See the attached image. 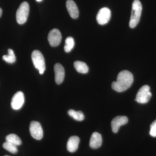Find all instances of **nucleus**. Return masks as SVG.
I'll list each match as a JSON object with an SVG mask.
<instances>
[{
    "label": "nucleus",
    "mask_w": 156,
    "mask_h": 156,
    "mask_svg": "<svg viewBox=\"0 0 156 156\" xmlns=\"http://www.w3.org/2000/svg\"><path fill=\"white\" fill-rule=\"evenodd\" d=\"M133 81L132 74L128 70H123L119 73L117 81L112 83V88L117 92H124L131 87Z\"/></svg>",
    "instance_id": "f257e3e1"
},
{
    "label": "nucleus",
    "mask_w": 156,
    "mask_h": 156,
    "mask_svg": "<svg viewBox=\"0 0 156 156\" xmlns=\"http://www.w3.org/2000/svg\"><path fill=\"white\" fill-rule=\"evenodd\" d=\"M142 7L139 0H134L132 4V11L129 26L131 28H134L138 24L142 12Z\"/></svg>",
    "instance_id": "f03ea898"
},
{
    "label": "nucleus",
    "mask_w": 156,
    "mask_h": 156,
    "mask_svg": "<svg viewBox=\"0 0 156 156\" xmlns=\"http://www.w3.org/2000/svg\"><path fill=\"white\" fill-rule=\"evenodd\" d=\"M32 60L35 67L39 71L40 74H43L46 69L44 58L39 50H34L31 55Z\"/></svg>",
    "instance_id": "7ed1b4c3"
},
{
    "label": "nucleus",
    "mask_w": 156,
    "mask_h": 156,
    "mask_svg": "<svg viewBox=\"0 0 156 156\" xmlns=\"http://www.w3.org/2000/svg\"><path fill=\"white\" fill-rule=\"evenodd\" d=\"M29 13V5L27 2L20 4L16 13V20L20 24L25 23L27 20Z\"/></svg>",
    "instance_id": "20e7f679"
},
{
    "label": "nucleus",
    "mask_w": 156,
    "mask_h": 156,
    "mask_svg": "<svg viewBox=\"0 0 156 156\" xmlns=\"http://www.w3.org/2000/svg\"><path fill=\"white\" fill-rule=\"evenodd\" d=\"M151 96L150 87L147 85H145L141 87L138 90L135 100L139 103L145 104L148 102Z\"/></svg>",
    "instance_id": "39448f33"
},
{
    "label": "nucleus",
    "mask_w": 156,
    "mask_h": 156,
    "mask_svg": "<svg viewBox=\"0 0 156 156\" xmlns=\"http://www.w3.org/2000/svg\"><path fill=\"white\" fill-rule=\"evenodd\" d=\"M30 132L31 136L34 139L40 140L43 136V130L41 124L36 121L31 122Z\"/></svg>",
    "instance_id": "423d86ee"
},
{
    "label": "nucleus",
    "mask_w": 156,
    "mask_h": 156,
    "mask_svg": "<svg viewBox=\"0 0 156 156\" xmlns=\"http://www.w3.org/2000/svg\"><path fill=\"white\" fill-rule=\"evenodd\" d=\"M111 17V11L107 8H102L99 10L96 16L98 24L103 25L109 22Z\"/></svg>",
    "instance_id": "0eeeda50"
},
{
    "label": "nucleus",
    "mask_w": 156,
    "mask_h": 156,
    "mask_svg": "<svg viewBox=\"0 0 156 156\" xmlns=\"http://www.w3.org/2000/svg\"><path fill=\"white\" fill-rule=\"evenodd\" d=\"M48 40L50 46L53 47H57L61 43V33L57 29H53L49 33Z\"/></svg>",
    "instance_id": "6e6552de"
},
{
    "label": "nucleus",
    "mask_w": 156,
    "mask_h": 156,
    "mask_svg": "<svg viewBox=\"0 0 156 156\" xmlns=\"http://www.w3.org/2000/svg\"><path fill=\"white\" fill-rule=\"evenodd\" d=\"M24 102V95L22 92H16L12 97L11 106L14 110L19 109L22 107Z\"/></svg>",
    "instance_id": "1a4fd4ad"
},
{
    "label": "nucleus",
    "mask_w": 156,
    "mask_h": 156,
    "mask_svg": "<svg viewBox=\"0 0 156 156\" xmlns=\"http://www.w3.org/2000/svg\"><path fill=\"white\" fill-rule=\"evenodd\" d=\"M128 122V119L126 116H118L115 117L112 121V131L114 133H117L121 126L126 125Z\"/></svg>",
    "instance_id": "9d476101"
},
{
    "label": "nucleus",
    "mask_w": 156,
    "mask_h": 156,
    "mask_svg": "<svg viewBox=\"0 0 156 156\" xmlns=\"http://www.w3.org/2000/svg\"><path fill=\"white\" fill-rule=\"evenodd\" d=\"M55 79L56 83L60 84L63 82L65 77L64 68L59 63H56L54 66Z\"/></svg>",
    "instance_id": "9b49d317"
},
{
    "label": "nucleus",
    "mask_w": 156,
    "mask_h": 156,
    "mask_svg": "<svg viewBox=\"0 0 156 156\" xmlns=\"http://www.w3.org/2000/svg\"><path fill=\"white\" fill-rule=\"evenodd\" d=\"M66 8L70 16L73 19H76L79 17V11L76 5L73 0H67L66 3Z\"/></svg>",
    "instance_id": "f8f14e48"
},
{
    "label": "nucleus",
    "mask_w": 156,
    "mask_h": 156,
    "mask_svg": "<svg viewBox=\"0 0 156 156\" xmlns=\"http://www.w3.org/2000/svg\"><path fill=\"white\" fill-rule=\"evenodd\" d=\"M102 142L101 135L98 132H94L90 138L89 145L92 149H97L101 145Z\"/></svg>",
    "instance_id": "ddd939ff"
},
{
    "label": "nucleus",
    "mask_w": 156,
    "mask_h": 156,
    "mask_svg": "<svg viewBox=\"0 0 156 156\" xmlns=\"http://www.w3.org/2000/svg\"><path fill=\"white\" fill-rule=\"evenodd\" d=\"M80 138L77 136H71L68 140L67 149L70 152L73 153L76 151L79 147L80 143Z\"/></svg>",
    "instance_id": "4468645a"
},
{
    "label": "nucleus",
    "mask_w": 156,
    "mask_h": 156,
    "mask_svg": "<svg viewBox=\"0 0 156 156\" xmlns=\"http://www.w3.org/2000/svg\"><path fill=\"white\" fill-rule=\"evenodd\" d=\"M74 66L78 73L86 74L89 72V68L86 63L83 62L76 61L74 63Z\"/></svg>",
    "instance_id": "2eb2a0df"
},
{
    "label": "nucleus",
    "mask_w": 156,
    "mask_h": 156,
    "mask_svg": "<svg viewBox=\"0 0 156 156\" xmlns=\"http://www.w3.org/2000/svg\"><path fill=\"white\" fill-rule=\"evenodd\" d=\"M68 113L69 116L76 121H82L84 120V115L82 112H76L73 110H69Z\"/></svg>",
    "instance_id": "dca6fc26"
},
{
    "label": "nucleus",
    "mask_w": 156,
    "mask_h": 156,
    "mask_svg": "<svg viewBox=\"0 0 156 156\" xmlns=\"http://www.w3.org/2000/svg\"><path fill=\"white\" fill-rule=\"evenodd\" d=\"M6 141L12 143L17 146L21 145L22 143L21 139L16 135V134H9L6 137Z\"/></svg>",
    "instance_id": "f3484780"
},
{
    "label": "nucleus",
    "mask_w": 156,
    "mask_h": 156,
    "mask_svg": "<svg viewBox=\"0 0 156 156\" xmlns=\"http://www.w3.org/2000/svg\"><path fill=\"white\" fill-rule=\"evenodd\" d=\"M75 45V42L72 37H68L65 41V45L64 47L65 51L69 53L73 50Z\"/></svg>",
    "instance_id": "a211bd4d"
},
{
    "label": "nucleus",
    "mask_w": 156,
    "mask_h": 156,
    "mask_svg": "<svg viewBox=\"0 0 156 156\" xmlns=\"http://www.w3.org/2000/svg\"><path fill=\"white\" fill-rule=\"evenodd\" d=\"M9 54L8 55H4L3 56V59L9 63H13L16 61V56L14 54V51L11 49L8 50Z\"/></svg>",
    "instance_id": "6ab92c4d"
},
{
    "label": "nucleus",
    "mask_w": 156,
    "mask_h": 156,
    "mask_svg": "<svg viewBox=\"0 0 156 156\" xmlns=\"http://www.w3.org/2000/svg\"><path fill=\"white\" fill-rule=\"evenodd\" d=\"M3 147L6 150L12 154H16L17 152V146L12 143L6 141L3 144Z\"/></svg>",
    "instance_id": "aec40b11"
},
{
    "label": "nucleus",
    "mask_w": 156,
    "mask_h": 156,
    "mask_svg": "<svg viewBox=\"0 0 156 156\" xmlns=\"http://www.w3.org/2000/svg\"><path fill=\"white\" fill-rule=\"evenodd\" d=\"M150 134L153 137H156V120L151 125Z\"/></svg>",
    "instance_id": "412c9836"
},
{
    "label": "nucleus",
    "mask_w": 156,
    "mask_h": 156,
    "mask_svg": "<svg viewBox=\"0 0 156 156\" xmlns=\"http://www.w3.org/2000/svg\"><path fill=\"white\" fill-rule=\"evenodd\" d=\"M2 10L1 8H0V17L2 16Z\"/></svg>",
    "instance_id": "4be33fe9"
},
{
    "label": "nucleus",
    "mask_w": 156,
    "mask_h": 156,
    "mask_svg": "<svg viewBox=\"0 0 156 156\" xmlns=\"http://www.w3.org/2000/svg\"><path fill=\"white\" fill-rule=\"evenodd\" d=\"M36 1H37V2H42L43 0H36Z\"/></svg>",
    "instance_id": "5701e85b"
},
{
    "label": "nucleus",
    "mask_w": 156,
    "mask_h": 156,
    "mask_svg": "<svg viewBox=\"0 0 156 156\" xmlns=\"http://www.w3.org/2000/svg\"><path fill=\"white\" fill-rule=\"evenodd\" d=\"M5 156H9L5 155Z\"/></svg>",
    "instance_id": "b1692460"
}]
</instances>
